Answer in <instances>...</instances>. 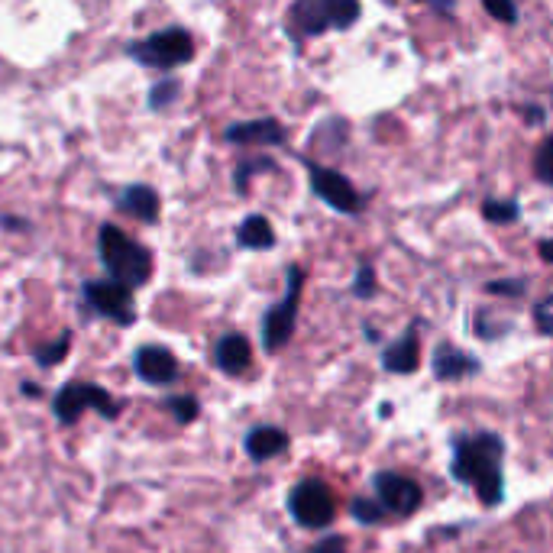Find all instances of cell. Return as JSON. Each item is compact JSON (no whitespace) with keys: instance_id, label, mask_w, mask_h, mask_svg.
Segmentation results:
<instances>
[{"instance_id":"1","label":"cell","mask_w":553,"mask_h":553,"mask_svg":"<svg viewBox=\"0 0 553 553\" xmlns=\"http://www.w3.org/2000/svg\"><path fill=\"white\" fill-rule=\"evenodd\" d=\"M453 476L473 486L479 499L495 505L502 499V440L492 434L460 437L453 447Z\"/></svg>"},{"instance_id":"2","label":"cell","mask_w":553,"mask_h":553,"mask_svg":"<svg viewBox=\"0 0 553 553\" xmlns=\"http://www.w3.org/2000/svg\"><path fill=\"white\" fill-rule=\"evenodd\" d=\"M98 253L110 279L130 288H140L152 279V253L114 224H104L98 230Z\"/></svg>"},{"instance_id":"3","label":"cell","mask_w":553,"mask_h":553,"mask_svg":"<svg viewBox=\"0 0 553 553\" xmlns=\"http://www.w3.org/2000/svg\"><path fill=\"white\" fill-rule=\"evenodd\" d=\"M88 411H98L101 418L117 421L123 411V402H117V398L98 382H68L52 398V414L65 427L78 424Z\"/></svg>"},{"instance_id":"4","label":"cell","mask_w":553,"mask_h":553,"mask_svg":"<svg viewBox=\"0 0 553 553\" xmlns=\"http://www.w3.org/2000/svg\"><path fill=\"white\" fill-rule=\"evenodd\" d=\"M288 20L298 36H321L327 30L353 26L359 20V4L356 0H295Z\"/></svg>"},{"instance_id":"5","label":"cell","mask_w":553,"mask_h":553,"mask_svg":"<svg viewBox=\"0 0 553 553\" xmlns=\"http://www.w3.org/2000/svg\"><path fill=\"white\" fill-rule=\"evenodd\" d=\"M127 52L146 68L169 72V68L191 62V55H195V39H191L182 26H169V30L152 33V36L140 39V43L127 46Z\"/></svg>"},{"instance_id":"6","label":"cell","mask_w":553,"mask_h":553,"mask_svg":"<svg viewBox=\"0 0 553 553\" xmlns=\"http://www.w3.org/2000/svg\"><path fill=\"white\" fill-rule=\"evenodd\" d=\"M81 298H85L88 308L104 317V321H114L117 327H130L136 321V301H133V288L123 285L117 279H91L81 288Z\"/></svg>"},{"instance_id":"7","label":"cell","mask_w":553,"mask_h":553,"mask_svg":"<svg viewBox=\"0 0 553 553\" xmlns=\"http://www.w3.org/2000/svg\"><path fill=\"white\" fill-rule=\"evenodd\" d=\"M301 282H304V272L298 266L288 269V292H285V298L275 304V308H269L266 317H262V347H266L269 353L285 350V343L292 340V334H295Z\"/></svg>"},{"instance_id":"8","label":"cell","mask_w":553,"mask_h":553,"mask_svg":"<svg viewBox=\"0 0 553 553\" xmlns=\"http://www.w3.org/2000/svg\"><path fill=\"white\" fill-rule=\"evenodd\" d=\"M288 508H292V515L298 524L304 528H314L321 531L327 528L330 521L337 515V502H334V492H330L321 479H304L292 489L288 495Z\"/></svg>"},{"instance_id":"9","label":"cell","mask_w":553,"mask_h":553,"mask_svg":"<svg viewBox=\"0 0 553 553\" xmlns=\"http://www.w3.org/2000/svg\"><path fill=\"white\" fill-rule=\"evenodd\" d=\"M308 175H311V188L314 195L327 201L334 211L340 214H359L363 211V195L353 188V182L347 175H340L334 169H324V165L308 162Z\"/></svg>"},{"instance_id":"10","label":"cell","mask_w":553,"mask_h":553,"mask_svg":"<svg viewBox=\"0 0 553 553\" xmlns=\"http://www.w3.org/2000/svg\"><path fill=\"white\" fill-rule=\"evenodd\" d=\"M133 369L136 376H140L146 385H172L178 379V359L169 347H162V343H146L133 353Z\"/></svg>"},{"instance_id":"11","label":"cell","mask_w":553,"mask_h":553,"mask_svg":"<svg viewBox=\"0 0 553 553\" xmlns=\"http://www.w3.org/2000/svg\"><path fill=\"white\" fill-rule=\"evenodd\" d=\"M376 492H379V502L389 511H398V515H411V511L421 505L418 482L408 476H398V473H379Z\"/></svg>"},{"instance_id":"12","label":"cell","mask_w":553,"mask_h":553,"mask_svg":"<svg viewBox=\"0 0 553 553\" xmlns=\"http://www.w3.org/2000/svg\"><path fill=\"white\" fill-rule=\"evenodd\" d=\"M227 143L237 146H282L285 143V127L279 120H246V123H230L224 133Z\"/></svg>"},{"instance_id":"13","label":"cell","mask_w":553,"mask_h":553,"mask_svg":"<svg viewBox=\"0 0 553 553\" xmlns=\"http://www.w3.org/2000/svg\"><path fill=\"white\" fill-rule=\"evenodd\" d=\"M214 363L220 372H227V376H240V372H246L253 363L250 340L243 334H224L214 347Z\"/></svg>"},{"instance_id":"14","label":"cell","mask_w":553,"mask_h":553,"mask_svg":"<svg viewBox=\"0 0 553 553\" xmlns=\"http://www.w3.org/2000/svg\"><path fill=\"white\" fill-rule=\"evenodd\" d=\"M285 450H288V434L279 431V427L262 424L246 434V453H250V460H256V463L275 460V456H282Z\"/></svg>"},{"instance_id":"15","label":"cell","mask_w":553,"mask_h":553,"mask_svg":"<svg viewBox=\"0 0 553 553\" xmlns=\"http://www.w3.org/2000/svg\"><path fill=\"white\" fill-rule=\"evenodd\" d=\"M117 204H120V211L143 220V224H156L159 220V195L149 185H130L127 191H120Z\"/></svg>"},{"instance_id":"16","label":"cell","mask_w":553,"mask_h":553,"mask_svg":"<svg viewBox=\"0 0 553 553\" xmlns=\"http://www.w3.org/2000/svg\"><path fill=\"white\" fill-rule=\"evenodd\" d=\"M473 372H479V363L473 356H466L463 350H456V347H437L434 353V376L437 379H466V376H473Z\"/></svg>"},{"instance_id":"17","label":"cell","mask_w":553,"mask_h":553,"mask_svg":"<svg viewBox=\"0 0 553 553\" xmlns=\"http://www.w3.org/2000/svg\"><path fill=\"white\" fill-rule=\"evenodd\" d=\"M421 363V350H418V337H414V330L411 334H405L398 343H392L389 350H385L382 356V366L389 369V372H414Z\"/></svg>"},{"instance_id":"18","label":"cell","mask_w":553,"mask_h":553,"mask_svg":"<svg viewBox=\"0 0 553 553\" xmlns=\"http://www.w3.org/2000/svg\"><path fill=\"white\" fill-rule=\"evenodd\" d=\"M237 243L243 246V250H272L275 246V230L266 217H246L240 230H237Z\"/></svg>"},{"instance_id":"19","label":"cell","mask_w":553,"mask_h":553,"mask_svg":"<svg viewBox=\"0 0 553 553\" xmlns=\"http://www.w3.org/2000/svg\"><path fill=\"white\" fill-rule=\"evenodd\" d=\"M482 217H486L489 224H515V220L521 217V207H518V201L489 198L486 204H482Z\"/></svg>"},{"instance_id":"20","label":"cell","mask_w":553,"mask_h":553,"mask_svg":"<svg viewBox=\"0 0 553 553\" xmlns=\"http://www.w3.org/2000/svg\"><path fill=\"white\" fill-rule=\"evenodd\" d=\"M68 347H72V330H65V334L55 340V343H46V347L36 350V363L49 369V366H59L62 359L68 356Z\"/></svg>"},{"instance_id":"21","label":"cell","mask_w":553,"mask_h":553,"mask_svg":"<svg viewBox=\"0 0 553 553\" xmlns=\"http://www.w3.org/2000/svg\"><path fill=\"white\" fill-rule=\"evenodd\" d=\"M165 408L172 411V418H175L178 424L198 421V414H201V405H198L195 395H172L169 402H165Z\"/></svg>"},{"instance_id":"22","label":"cell","mask_w":553,"mask_h":553,"mask_svg":"<svg viewBox=\"0 0 553 553\" xmlns=\"http://www.w3.org/2000/svg\"><path fill=\"white\" fill-rule=\"evenodd\" d=\"M178 94H182V85H178L175 78H165V81H159V85L149 91V107H156V110L169 107Z\"/></svg>"},{"instance_id":"23","label":"cell","mask_w":553,"mask_h":553,"mask_svg":"<svg viewBox=\"0 0 553 553\" xmlns=\"http://www.w3.org/2000/svg\"><path fill=\"white\" fill-rule=\"evenodd\" d=\"M534 172L544 185H553V136H547V140L541 143V149H537Z\"/></svg>"},{"instance_id":"24","label":"cell","mask_w":553,"mask_h":553,"mask_svg":"<svg viewBox=\"0 0 553 553\" xmlns=\"http://www.w3.org/2000/svg\"><path fill=\"white\" fill-rule=\"evenodd\" d=\"M275 169V162L272 159H246L240 169H237V191H246V185H250V178L256 175V172H272Z\"/></svg>"},{"instance_id":"25","label":"cell","mask_w":553,"mask_h":553,"mask_svg":"<svg viewBox=\"0 0 553 553\" xmlns=\"http://www.w3.org/2000/svg\"><path fill=\"white\" fill-rule=\"evenodd\" d=\"M489 10V17L492 20H499V23H518V7H515V0H482Z\"/></svg>"},{"instance_id":"26","label":"cell","mask_w":553,"mask_h":553,"mask_svg":"<svg viewBox=\"0 0 553 553\" xmlns=\"http://www.w3.org/2000/svg\"><path fill=\"white\" fill-rule=\"evenodd\" d=\"M372 292H376V272H372V266H359L356 282H353V295L356 298H369Z\"/></svg>"},{"instance_id":"27","label":"cell","mask_w":553,"mask_h":553,"mask_svg":"<svg viewBox=\"0 0 553 553\" xmlns=\"http://www.w3.org/2000/svg\"><path fill=\"white\" fill-rule=\"evenodd\" d=\"M353 515H356L359 521L372 524V521H379V518H382V508H379V505H372V502H366V499H356V502H353Z\"/></svg>"},{"instance_id":"28","label":"cell","mask_w":553,"mask_h":553,"mask_svg":"<svg viewBox=\"0 0 553 553\" xmlns=\"http://www.w3.org/2000/svg\"><path fill=\"white\" fill-rule=\"evenodd\" d=\"M489 292H495V295H521L524 282H492Z\"/></svg>"},{"instance_id":"29","label":"cell","mask_w":553,"mask_h":553,"mask_svg":"<svg viewBox=\"0 0 553 553\" xmlns=\"http://www.w3.org/2000/svg\"><path fill=\"white\" fill-rule=\"evenodd\" d=\"M311 553H347V547H343L340 537H327V541H321Z\"/></svg>"},{"instance_id":"30","label":"cell","mask_w":553,"mask_h":553,"mask_svg":"<svg viewBox=\"0 0 553 553\" xmlns=\"http://www.w3.org/2000/svg\"><path fill=\"white\" fill-rule=\"evenodd\" d=\"M424 4H431V7L444 10V13H450V10H453V0H424Z\"/></svg>"},{"instance_id":"31","label":"cell","mask_w":553,"mask_h":553,"mask_svg":"<svg viewBox=\"0 0 553 553\" xmlns=\"http://www.w3.org/2000/svg\"><path fill=\"white\" fill-rule=\"evenodd\" d=\"M541 259L544 262H553V240H544L541 243Z\"/></svg>"},{"instance_id":"32","label":"cell","mask_w":553,"mask_h":553,"mask_svg":"<svg viewBox=\"0 0 553 553\" xmlns=\"http://www.w3.org/2000/svg\"><path fill=\"white\" fill-rule=\"evenodd\" d=\"M20 392H23V395H33V398H36V395H43V392H39V385H33V382H23V385H20Z\"/></svg>"}]
</instances>
